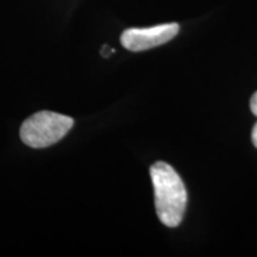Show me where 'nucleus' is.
Returning a JSON list of instances; mask_svg holds the SVG:
<instances>
[{"instance_id":"obj_1","label":"nucleus","mask_w":257,"mask_h":257,"mask_svg":"<svg viewBox=\"0 0 257 257\" xmlns=\"http://www.w3.org/2000/svg\"><path fill=\"white\" fill-rule=\"evenodd\" d=\"M150 176L157 217L166 226L176 227L184 219L187 205V191L184 182L175 169L162 161L150 167Z\"/></svg>"},{"instance_id":"obj_2","label":"nucleus","mask_w":257,"mask_h":257,"mask_svg":"<svg viewBox=\"0 0 257 257\" xmlns=\"http://www.w3.org/2000/svg\"><path fill=\"white\" fill-rule=\"evenodd\" d=\"M74 120L67 115L51 111H41L32 114L22 124V141L31 148L53 146L68 134Z\"/></svg>"},{"instance_id":"obj_3","label":"nucleus","mask_w":257,"mask_h":257,"mask_svg":"<svg viewBox=\"0 0 257 257\" xmlns=\"http://www.w3.org/2000/svg\"><path fill=\"white\" fill-rule=\"evenodd\" d=\"M180 30L179 24L168 23L152 28L127 29L120 36L124 48L131 51H143L162 46L174 38Z\"/></svg>"},{"instance_id":"obj_4","label":"nucleus","mask_w":257,"mask_h":257,"mask_svg":"<svg viewBox=\"0 0 257 257\" xmlns=\"http://www.w3.org/2000/svg\"><path fill=\"white\" fill-rule=\"evenodd\" d=\"M250 108L251 112L257 117V92L251 96V100H250Z\"/></svg>"},{"instance_id":"obj_5","label":"nucleus","mask_w":257,"mask_h":257,"mask_svg":"<svg viewBox=\"0 0 257 257\" xmlns=\"http://www.w3.org/2000/svg\"><path fill=\"white\" fill-rule=\"evenodd\" d=\"M112 53H114V50L111 49V48L108 46H104L101 48V55L104 57H108Z\"/></svg>"},{"instance_id":"obj_6","label":"nucleus","mask_w":257,"mask_h":257,"mask_svg":"<svg viewBox=\"0 0 257 257\" xmlns=\"http://www.w3.org/2000/svg\"><path fill=\"white\" fill-rule=\"evenodd\" d=\"M251 140H252V143L253 146H255L257 148V121L256 124L253 125L252 127V133H251Z\"/></svg>"}]
</instances>
